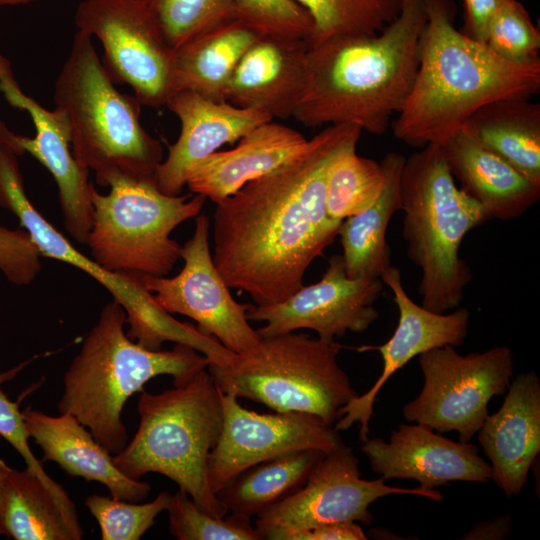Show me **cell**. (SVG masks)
Segmentation results:
<instances>
[{
    "mask_svg": "<svg viewBox=\"0 0 540 540\" xmlns=\"http://www.w3.org/2000/svg\"><path fill=\"white\" fill-rule=\"evenodd\" d=\"M483 146L540 186V104L507 98L476 110L462 126Z\"/></svg>",
    "mask_w": 540,
    "mask_h": 540,
    "instance_id": "83f0119b",
    "label": "cell"
},
{
    "mask_svg": "<svg viewBox=\"0 0 540 540\" xmlns=\"http://www.w3.org/2000/svg\"><path fill=\"white\" fill-rule=\"evenodd\" d=\"M171 534L179 540H260L251 518L231 513L218 518L201 509L182 489L166 509Z\"/></svg>",
    "mask_w": 540,
    "mask_h": 540,
    "instance_id": "836d02e7",
    "label": "cell"
},
{
    "mask_svg": "<svg viewBox=\"0 0 540 540\" xmlns=\"http://www.w3.org/2000/svg\"><path fill=\"white\" fill-rule=\"evenodd\" d=\"M399 193L407 257L421 271V305L437 313L451 311L459 307L472 279L460 257L461 243L489 218L456 186L437 144L406 157Z\"/></svg>",
    "mask_w": 540,
    "mask_h": 540,
    "instance_id": "52a82bcc",
    "label": "cell"
},
{
    "mask_svg": "<svg viewBox=\"0 0 540 540\" xmlns=\"http://www.w3.org/2000/svg\"><path fill=\"white\" fill-rule=\"evenodd\" d=\"M0 92L13 107L30 115L36 134L33 138L13 133L16 145L36 158L53 176L64 227L78 243L86 244L92 224L89 171L82 168L71 150V136L64 112L48 110L20 88L9 59L0 53Z\"/></svg>",
    "mask_w": 540,
    "mask_h": 540,
    "instance_id": "ac0fdd59",
    "label": "cell"
},
{
    "mask_svg": "<svg viewBox=\"0 0 540 540\" xmlns=\"http://www.w3.org/2000/svg\"><path fill=\"white\" fill-rule=\"evenodd\" d=\"M29 361L13 367L0 373V386L2 383L13 379ZM22 398L17 401H11L0 388V435L8 441L13 448L22 456L26 463V468L35 473L53 496L57 499L68 517L75 523H79L75 504L68 496L63 487L54 481L44 470L42 463L38 460L30 449L28 444L29 435L25 427L20 411Z\"/></svg>",
    "mask_w": 540,
    "mask_h": 540,
    "instance_id": "74e56055",
    "label": "cell"
},
{
    "mask_svg": "<svg viewBox=\"0 0 540 540\" xmlns=\"http://www.w3.org/2000/svg\"><path fill=\"white\" fill-rule=\"evenodd\" d=\"M54 101L68 120L73 157L100 186L114 175L155 180L162 146L141 124L142 104L115 88L86 33L74 35Z\"/></svg>",
    "mask_w": 540,
    "mask_h": 540,
    "instance_id": "8992f818",
    "label": "cell"
},
{
    "mask_svg": "<svg viewBox=\"0 0 540 540\" xmlns=\"http://www.w3.org/2000/svg\"><path fill=\"white\" fill-rule=\"evenodd\" d=\"M361 132L354 124L329 125L296 157L216 204L212 259L229 288L266 306L303 286L342 223L326 212L329 165Z\"/></svg>",
    "mask_w": 540,
    "mask_h": 540,
    "instance_id": "6da1fadb",
    "label": "cell"
},
{
    "mask_svg": "<svg viewBox=\"0 0 540 540\" xmlns=\"http://www.w3.org/2000/svg\"><path fill=\"white\" fill-rule=\"evenodd\" d=\"M78 31L103 46V66L114 84H127L142 105L159 108L171 94L173 49L148 0H83Z\"/></svg>",
    "mask_w": 540,
    "mask_h": 540,
    "instance_id": "4fadbf2b",
    "label": "cell"
},
{
    "mask_svg": "<svg viewBox=\"0 0 540 540\" xmlns=\"http://www.w3.org/2000/svg\"><path fill=\"white\" fill-rule=\"evenodd\" d=\"M512 529L510 517L502 515L497 518L479 522L471 528L462 539L465 540H502L506 539Z\"/></svg>",
    "mask_w": 540,
    "mask_h": 540,
    "instance_id": "b9f144b4",
    "label": "cell"
},
{
    "mask_svg": "<svg viewBox=\"0 0 540 540\" xmlns=\"http://www.w3.org/2000/svg\"><path fill=\"white\" fill-rule=\"evenodd\" d=\"M342 345L288 332L261 337L227 365L207 370L223 393L264 404L275 412H304L330 425L359 394L337 357Z\"/></svg>",
    "mask_w": 540,
    "mask_h": 540,
    "instance_id": "ba28073f",
    "label": "cell"
},
{
    "mask_svg": "<svg viewBox=\"0 0 540 540\" xmlns=\"http://www.w3.org/2000/svg\"><path fill=\"white\" fill-rule=\"evenodd\" d=\"M453 346L419 355L423 386L403 407L408 422L443 433L456 431L470 442L488 414L494 396L504 395L512 381L514 358L508 346L460 355Z\"/></svg>",
    "mask_w": 540,
    "mask_h": 540,
    "instance_id": "8fae6325",
    "label": "cell"
},
{
    "mask_svg": "<svg viewBox=\"0 0 540 540\" xmlns=\"http://www.w3.org/2000/svg\"><path fill=\"white\" fill-rule=\"evenodd\" d=\"M308 142L291 127L273 120L264 122L242 136L235 148L216 151L199 161L189 173L186 186L217 204L249 181L296 157Z\"/></svg>",
    "mask_w": 540,
    "mask_h": 540,
    "instance_id": "603a6c76",
    "label": "cell"
},
{
    "mask_svg": "<svg viewBox=\"0 0 540 540\" xmlns=\"http://www.w3.org/2000/svg\"><path fill=\"white\" fill-rule=\"evenodd\" d=\"M0 535L15 540H80L83 531L30 469L0 459Z\"/></svg>",
    "mask_w": 540,
    "mask_h": 540,
    "instance_id": "4316f807",
    "label": "cell"
},
{
    "mask_svg": "<svg viewBox=\"0 0 540 540\" xmlns=\"http://www.w3.org/2000/svg\"><path fill=\"white\" fill-rule=\"evenodd\" d=\"M308 48L304 40L262 35L236 66L226 101L272 119L293 117L307 86Z\"/></svg>",
    "mask_w": 540,
    "mask_h": 540,
    "instance_id": "7402d4cb",
    "label": "cell"
},
{
    "mask_svg": "<svg viewBox=\"0 0 540 540\" xmlns=\"http://www.w3.org/2000/svg\"><path fill=\"white\" fill-rule=\"evenodd\" d=\"M35 0H0V6H16L29 4Z\"/></svg>",
    "mask_w": 540,
    "mask_h": 540,
    "instance_id": "7bdbcfd3",
    "label": "cell"
},
{
    "mask_svg": "<svg viewBox=\"0 0 540 540\" xmlns=\"http://www.w3.org/2000/svg\"><path fill=\"white\" fill-rule=\"evenodd\" d=\"M397 305L399 318L391 338L379 346H364L361 350H377L383 362L382 372L372 387L358 395L339 411L336 422L339 430H347L359 423V438L368 439L370 419L374 415V403L381 388L388 379L410 360L437 347H458L464 344L468 334L470 311L455 308L451 312L437 313L416 304L406 293L401 272L393 265L381 275Z\"/></svg>",
    "mask_w": 540,
    "mask_h": 540,
    "instance_id": "e0dca14e",
    "label": "cell"
},
{
    "mask_svg": "<svg viewBox=\"0 0 540 540\" xmlns=\"http://www.w3.org/2000/svg\"><path fill=\"white\" fill-rule=\"evenodd\" d=\"M221 394L207 367L160 393L142 390L137 431L113 456L116 467L134 480L162 474L205 512L224 517L228 510L207 478L208 457L222 430Z\"/></svg>",
    "mask_w": 540,
    "mask_h": 540,
    "instance_id": "5b68a950",
    "label": "cell"
},
{
    "mask_svg": "<svg viewBox=\"0 0 540 540\" xmlns=\"http://www.w3.org/2000/svg\"><path fill=\"white\" fill-rule=\"evenodd\" d=\"M40 253L24 229L0 225V271L17 286H27L41 270Z\"/></svg>",
    "mask_w": 540,
    "mask_h": 540,
    "instance_id": "f35d334b",
    "label": "cell"
},
{
    "mask_svg": "<svg viewBox=\"0 0 540 540\" xmlns=\"http://www.w3.org/2000/svg\"><path fill=\"white\" fill-rule=\"evenodd\" d=\"M477 434L491 480L507 498L519 495L540 451V379L534 371L512 378L501 407Z\"/></svg>",
    "mask_w": 540,
    "mask_h": 540,
    "instance_id": "44dd1931",
    "label": "cell"
},
{
    "mask_svg": "<svg viewBox=\"0 0 540 540\" xmlns=\"http://www.w3.org/2000/svg\"><path fill=\"white\" fill-rule=\"evenodd\" d=\"M171 494L160 492L152 501L140 504L113 496L91 494L84 504L96 519L102 540H139L167 509Z\"/></svg>",
    "mask_w": 540,
    "mask_h": 540,
    "instance_id": "e575fe53",
    "label": "cell"
},
{
    "mask_svg": "<svg viewBox=\"0 0 540 540\" xmlns=\"http://www.w3.org/2000/svg\"><path fill=\"white\" fill-rule=\"evenodd\" d=\"M126 324L118 302L103 306L64 374L58 403L60 414L76 418L113 455L128 442L122 411L133 394L156 376L170 375L178 383L210 363L183 344L168 351L147 349L127 336Z\"/></svg>",
    "mask_w": 540,
    "mask_h": 540,
    "instance_id": "277c9868",
    "label": "cell"
},
{
    "mask_svg": "<svg viewBox=\"0 0 540 540\" xmlns=\"http://www.w3.org/2000/svg\"><path fill=\"white\" fill-rule=\"evenodd\" d=\"M108 194L93 186L92 224L86 245L90 257L114 273L166 276L181 259L173 230L200 214L202 195L171 196L154 179L114 175Z\"/></svg>",
    "mask_w": 540,
    "mask_h": 540,
    "instance_id": "9c48e42d",
    "label": "cell"
},
{
    "mask_svg": "<svg viewBox=\"0 0 540 540\" xmlns=\"http://www.w3.org/2000/svg\"><path fill=\"white\" fill-rule=\"evenodd\" d=\"M406 157L390 152L380 162L385 184L380 196L368 208L344 219L338 235L343 260L350 278H380L391 266L386 232L392 216L400 210V176Z\"/></svg>",
    "mask_w": 540,
    "mask_h": 540,
    "instance_id": "f1b7e54d",
    "label": "cell"
},
{
    "mask_svg": "<svg viewBox=\"0 0 540 540\" xmlns=\"http://www.w3.org/2000/svg\"><path fill=\"white\" fill-rule=\"evenodd\" d=\"M324 455L307 449L260 462L235 475L216 496L231 513L257 516L302 487Z\"/></svg>",
    "mask_w": 540,
    "mask_h": 540,
    "instance_id": "f546056e",
    "label": "cell"
},
{
    "mask_svg": "<svg viewBox=\"0 0 540 540\" xmlns=\"http://www.w3.org/2000/svg\"><path fill=\"white\" fill-rule=\"evenodd\" d=\"M367 536L357 522L321 524L289 534L286 540H366Z\"/></svg>",
    "mask_w": 540,
    "mask_h": 540,
    "instance_id": "60d3db41",
    "label": "cell"
},
{
    "mask_svg": "<svg viewBox=\"0 0 540 540\" xmlns=\"http://www.w3.org/2000/svg\"><path fill=\"white\" fill-rule=\"evenodd\" d=\"M426 21L423 0H401L381 32L309 46L307 86L293 118L308 127L354 124L386 133L412 90Z\"/></svg>",
    "mask_w": 540,
    "mask_h": 540,
    "instance_id": "7a4b0ae2",
    "label": "cell"
},
{
    "mask_svg": "<svg viewBox=\"0 0 540 540\" xmlns=\"http://www.w3.org/2000/svg\"><path fill=\"white\" fill-rule=\"evenodd\" d=\"M20 156L12 143L0 139V207L18 218L41 257L69 264L104 286L126 312L127 336L143 347L160 350L164 342L171 341L192 347L212 362L226 357L227 349L216 338L163 310L143 286L139 274L108 271L73 246L28 198Z\"/></svg>",
    "mask_w": 540,
    "mask_h": 540,
    "instance_id": "30bf717a",
    "label": "cell"
},
{
    "mask_svg": "<svg viewBox=\"0 0 540 540\" xmlns=\"http://www.w3.org/2000/svg\"><path fill=\"white\" fill-rule=\"evenodd\" d=\"M383 286L380 278L348 277L342 255L336 254L320 281L303 285L280 303L251 305L246 315L266 322L257 330L260 337L311 329L319 339L333 342L347 331L367 330L378 319L374 304Z\"/></svg>",
    "mask_w": 540,
    "mask_h": 540,
    "instance_id": "2e32d148",
    "label": "cell"
},
{
    "mask_svg": "<svg viewBox=\"0 0 540 540\" xmlns=\"http://www.w3.org/2000/svg\"><path fill=\"white\" fill-rule=\"evenodd\" d=\"M221 399L222 430L207 461V478L215 494L260 462L307 449L328 454L344 444L339 431L316 415L258 413L243 407L233 394L222 392Z\"/></svg>",
    "mask_w": 540,
    "mask_h": 540,
    "instance_id": "9a60e30c",
    "label": "cell"
},
{
    "mask_svg": "<svg viewBox=\"0 0 540 540\" xmlns=\"http://www.w3.org/2000/svg\"><path fill=\"white\" fill-rule=\"evenodd\" d=\"M501 59L519 66L540 64V34L521 2L506 1L492 17L484 43Z\"/></svg>",
    "mask_w": 540,
    "mask_h": 540,
    "instance_id": "d590c367",
    "label": "cell"
},
{
    "mask_svg": "<svg viewBox=\"0 0 540 540\" xmlns=\"http://www.w3.org/2000/svg\"><path fill=\"white\" fill-rule=\"evenodd\" d=\"M391 494H411L433 501L443 496L436 489L401 488L378 479L361 478L359 461L345 444L325 454L302 487L257 515L260 539L286 540L293 532L336 522H372L370 505Z\"/></svg>",
    "mask_w": 540,
    "mask_h": 540,
    "instance_id": "7c38bea8",
    "label": "cell"
},
{
    "mask_svg": "<svg viewBox=\"0 0 540 540\" xmlns=\"http://www.w3.org/2000/svg\"><path fill=\"white\" fill-rule=\"evenodd\" d=\"M356 146L342 150L327 171L325 205L332 220L342 222L371 206L385 184L381 163L358 155Z\"/></svg>",
    "mask_w": 540,
    "mask_h": 540,
    "instance_id": "4dcf8cb0",
    "label": "cell"
},
{
    "mask_svg": "<svg viewBox=\"0 0 540 540\" xmlns=\"http://www.w3.org/2000/svg\"><path fill=\"white\" fill-rule=\"evenodd\" d=\"M168 45L192 38L237 17L233 0H148Z\"/></svg>",
    "mask_w": 540,
    "mask_h": 540,
    "instance_id": "d6a6232c",
    "label": "cell"
},
{
    "mask_svg": "<svg viewBox=\"0 0 540 540\" xmlns=\"http://www.w3.org/2000/svg\"><path fill=\"white\" fill-rule=\"evenodd\" d=\"M209 233V218L198 214L194 233L182 246L181 271L173 277L139 274L140 280L163 310L193 319L201 332L242 354L261 337L247 319L246 312L252 304L237 302L217 270Z\"/></svg>",
    "mask_w": 540,
    "mask_h": 540,
    "instance_id": "5bb4252c",
    "label": "cell"
},
{
    "mask_svg": "<svg viewBox=\"0 0 540 540\" xmlns=\"http://www.w3.org/2000/svg\"><path fill=\"white\" fill-rule=\"evenodd\" d=\"M262 35L255 27L235 17L174 49L171 94L191 90L213 101H226L236 66Z\"/></svg>",
    "mask_w": 540,
    "mask_h": 540,
    "instance_id": "484cf974",
    "label": "cell"
},
{
    "mask_svg": "<svg viewBox=\"0 0 540 540\" xmlns=\"http://www.w3.org/2000/svg\"><path fill=\"white\" fill-rule=\"evenodd\" d=\"M179 119L177 141L155 171V183L164 194L180 195L189 173L222 145L233 143L254 127L273 120L256 109L217 102L191 91L172 93L165 104Z\"/></svg>",
    "mask_w": 540,
    "mask_h": 540,
    "instance_id": "ffe728a7",
    "label": "cell"
},
{
    "mask_svg": "<svg viewBox=\"0 0 540 540\" xmlns=\"http://www.w3.org/2000/svg\"><path fill=\"white\" fill-rule=\"evenodd\" d=\"M0 484H1V479H0Z\"/></svg>",
    "mask_w": 540,
    "mask_h": 540,
    "instance_id": "ee69618b",
    "label": "cell"
},
{
    "mask_svg": "<svg viewBox=\"0 0 540 540\" xmlns=\"http://www.w3.org/2000/svg\"><path fill=\"white\" fill-rule=\"evenodd\" d=\"M439 146L459 188L484 209L489 219L518 218L538 202L540 186L479 143L464 128Z\"/></svg>",
    "mask_w": 540,
    "mask_h": 540,
    "instance_id": "d4e9b609",
    "label": "cell"
},
{
    "mask_svg": "<svg viewBox=\"0 0 540 540\" xmlns=\"http://www.w3.org/2000/svg\"><path fill=\"white\" fill-rule=\"evenodd\" d=\"M236 16L263 35L304 40L312 37L314 23L295 0H233Z\"/></svg>",
    "mask_w": 540,
    "mask_h": 540,
    "instance_id": "8d00e7d4",
    "label": "cell"
},
{
    "mask_svg": "<svg viewBox=\"0 0 540 540\" xmlns=\"http://www.w3.org/2000/svg\"><path fill=\"white\" fill-rule=\"evenodd\" d=\"M22 417L29 438L43 452L41 462L53 461L71 476L102 483L118 499L140 502L150 494V484L123 474L112 454L72 415L51 416L28 407Z\"/></svg>",
    "mask_w": 540,
    "mask_h": 540,
    "instance_id": "cb8c5ba5",
    "label": "cell"
},
{
    "mask_svg": "<svg viewBox=\"0 0 540 540\" xmlns=\"http://www.w3.org/2000/svg\"><path fill=\"white\" fill-rule=\"evenodd\" d=\"M434 431L419 423L400 424L388 441L367 439L361 451L371 469L385 480H415L426 490L453 481L487 483L492 479L491 466L476 445Z\"/></svg>",
    "mask_w": 540,
    "mask_h": 540,
    "instance_id": "d6986e66",
    "label": "cell"
},
{
    "mask_svg": "<svg viewBox=\"0 0 540 540\" xmlns=\"http://www.w3.org/2000/svg\"><path fill=\"white\" fill-rule=\"evenodd\" d=\"M423 1L427 21L418 71L390 124L398 140L418 149L442 145L488 103L531 98L540 90V64H511L457 30L452 0Z\"/></svg>",
    "mask_w": 540,
    "mask_h": 540,
    "instance_id": "3957f363",
    "label": "cell"
},
{
    "mask_svg": "<svg viewBox=\"0 0 540 540\" xmlns=\"http://www.w3.org/2000/svg\"><path fill=\"white\" fill-rule=\"evenodd\" d=\"M314 23L309 46L340 36L374 35L399 14L401 0H295Z\"/></svg>",
    "mask_w": 540,
    "mask_h": 540,
    "instance_id": "1f68e13d",
    "label": "cell"
},
{
    "mask_svg": "<svg viewBox=\"0 0 540 540\" xmlns=\"http://www.w3.org/2000/svg\"><path fill=\"white\" fill-rule=\"evenodd\" d=\"M465 16L463 30L466 36L485 43L489 23L496 11L508 0H463Z\"/></svg>",
    "mask_w": 540,
    "mask_h": 540,
    "instance_id": "ab89813d",
    "label": "cell"
}]
</instances>
